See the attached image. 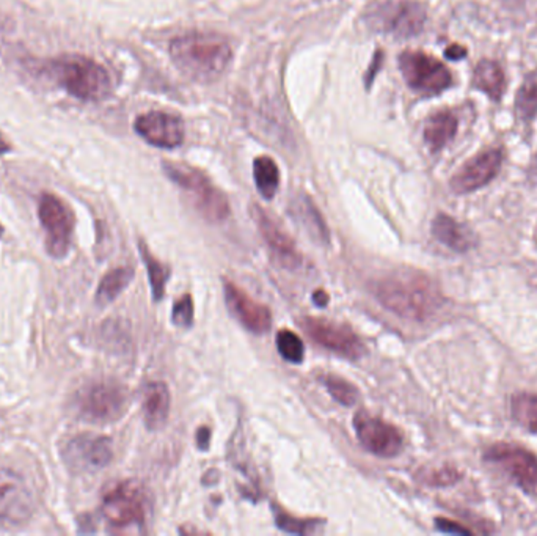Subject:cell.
<instances>
[{
    "label": "cell",
    "instance_id": "15",
    "mask_svg": "<svg viewBox=\"0 0 537 536\" xmlns=\"http://www.w3.org/2000/svg\"><path fill=\"white\" fill-rule=\"evenodd\" d=\"M503 153L500 148H491L479 153L455 172L450 186L454 194H470L487 186L502 169Z\"/></svg>",
    "mask_w": 537,
    "mask_h": 536
},
{
    "label": "cell",
    "instance_id": "26",
    "mask_svg": "<svg viewBox=\"0 0 537 536\" xmlns=\"http://www.w3.org/2000/svg\"><path fill=\"white\" fill-rule=\"evenodd\" d=\"M139 249H141L142 260L145 263L146 271H148V279L151 283L152 299L161 301V299L164 298L165 285H167V280L170 279L169 266H165L164 263L159 262L143 241H141Z\"/></svg>",
    "mask_w": 537,
    "mask_h": 536
},
{
    "label": "cell",
    "instance_id": "22",
    "mask_svg": "<svg viewBox=\"0 0 537 536\" xmlns=\"http://www.w3.org/2000/svg\"><path fill=\"white\" fill-rule=\"evenodd\" d=\"M457 126H459L457 118L448 111L437 112L427 118L423 135L429 150L433 153L444 150V146L454 139Z\"/></svg>",
    "mask_w": 537,
    "mask_h": 536
},
{
    "label": "cell",
    "instance_id": "28",
    "mask_svg": "<svg viewBox=\"0 0 537 536\" xmlns=\"http://www.w3.org/2000/svg\"><path fill=\"white\" fill-rule=\"evenodd\" d=\"M515 111L523 122H532L537 115V73L526 77L515 100Z\"/></svg>",
    "mask_w": 537,
    "mask_h": 536
},
{
    "label": "cell",
    "instance_id": "37",
    "mask_svg": "<svg viewBox=\"0 0 537 536\" xmlns=\"http://www.w3.org/2000/svg\"><path fill=\"white\" fill-rule=\"evenodd\" d=\"M328 301H330V298H328L327 293L324 292V290H317V292H315V294H313V303H315V305H317V307H326Z\"/></svg>",
    "mask_w": 537,
    "mask_h": 536
},
{
    "label": "cell",
    "instance_id": "19",
    "mask_svg": "<svg viewBox=\"0 0 537 536\" xmlns=\"http://www.w3.org/2000/svg\"><path fill=\"white\" fill-rule=\"evenodd\" d=\"M433 234L438 243H442L451 251L459 252V253L470 251L476 245L474 234L465 225L455 221L454 217L444 214V213H440L434 219Z\"/></svg>",
    "mask_w": 537,
    "mask_h": 536
},
{
    "label": "cell",
    "instance_id": "12",
    "mask_svg": "<svg viewBox=\"0 0 537 536\" xmlns=\"http://www.w3.org/2000/svg\"><path fill=\"white\" fill-rule=\"evenodd\" d=\"M35 499L19 473L0 469V525L16 527L32 518Z\"/></svg>",
    "mask_w": 537,
    "mask_h": 536
},
{
    "label": "cell",
    "instance_id": "24",
    "mask_svg": "<svg viewBox=\"0 0 537 536\" xmlns=\"http://www.w3.org/2000/svg\"><path fill=\"white\" fill-rule=\"evenodd\" d=\"M132 279L134 271L131 268L112 269L100 282V286L96 290V303L107 305L113 303L128 288Z\"/></svg>",
    "mask_w": 537,
    "mask_h": 536
},
{
    "label": "cell",
    "instance_id": "30",
    "mask_svg": "<svg viewBox=\"0 0 537 536\" xmlns=\"http://www.w3.org/2000/svg\"><path fill=\"white\" fill-rule=\"evenodd\" d=\"M277 350L280 352V356L289 363H300L304 361L305 346L302 338L298 337V333L283 329L277 333Z\"/></svg>",
    "mask_w": 537,
    "mask_h": 536
},
{
    "label": "cell",
    "instance_id": "8",
    "mask_svg": "<svg viewBox=\"0 0 537 536\" xmlns=\"http://www.w3.org/2000/svg\"><path fill=\"white\" fill-rule=\"evenodd\" d=\"M101 511L107 524L113 529L143 525L146 516L143 490L134 481L118 483L105 492Z\"/></svg>",
    "mask_w": 537,
    "mask_h": 536
},
{
    "label": "cell",
    "instance_id": "36",
    "mask_svg": "<svg viewBox=\"0 0 537 536\" xmlns=\"http://www.w3.org/2000/svg\"><path fill=\"white\" fill-rule=\"evenodd\" d=\"M444 55H446V59L461 60L467 55V51H465V47L459 46V45H453V46L448 47L444 51Z\"/></svg>",
    "mask_w": 537,
    "mask_h": 536
},
{
    "label": "cell",
    "instance_id": "25",
    "mask_svg": "<svg viewBox=\"0 0 537 536\" xmlns=\"http://www.w3.org/2000/svg\"><path fill=\"white\" fill-rule=\"evenodd\" d=\"M253 176L258 191L264 199H274L275 194L280 186V172L274 159L268 156H259L253 163Z\"/></svg>",
    "mask_w": 537,
    "mask_h": 536
},
{
    "label": "cell",
    "instance_id": "9",
    "mask_svg": "<svg viewBox=\"0 0 537 536\" xmlns=\"http://www.w3.org/2000/svg\"><path fill=\"white\" fill-rule=\"evenodd\" d=\"M298 326L308 333V337L315 343L321 344L322 348L332 351L338 356L358 361L366 352L362 340L347 324L335 323L326 318L304 316L298 320Z\"/></svg>",
    "mask_w": 537,
    "mask_h": 536
},
{
    "label": "cell",
    "instance_id": "3",
    "mask_svg": "<svg viewBox=\"0 0 537 536\" xmlns=\"http://www.w3.org/2000/svg\"><path fill=\"white\" fill-rule=\"evenodd\" d=\"M54 68L64 90L77 100L100 101L111 94V76L94 60L70 55L57 60Z\"/></svg>",
    "mask_w": 537,
    "mask_h": 536
},
{
    "label": "cell",
    "instance_id": "13",
    "mask_svg": "<svg viewBox=\"0 0 537 536\" xmlns=\"http://www.w3.org/2000/svg\"><path fill=\"white\" fill-rule=\"evenodd\" d=\"M356 437L369 453L379 458H395L404 449L403 432L380 417L358 412L354 417Z\"/></svg>",
    "mask_w": 537,
    "mask_h": 536
},
{
    "label": "cell",
    "instance_id": "17",
    "mask_svg": "<svg viewBox=\"0 0 537 536\" xmlns=\"http://www.w3.org/2000/svg\"><path fill=\"white\" fill-rule=\"evenodd\" d=\"M223 290L228 309L242 326L253 333H268L272 326V315L266 305L253 301L244 290L229 280H225Z\"/></svg>",
    "mask_w": 537,
    "mask_h": 536
},
{
    "label": "cell",
    "instance_id": "1",
    "mask_svg": "<svg viewBox=\"0 0 537 536\" xmlns=\"http://www.w3.org/2000/svg\"><path fill=\"white\" fill-rule=\"evenodd\" d=\"M374 294L386 310L412 321H425L437 312L444 296L427 275L397 271L374 286Z\"/></svg>",
    "mask_w": 537,
    "mask_h": 536
},
{
    "label": "cell",
    "instance_id": "18",
    "mask_svg": "<svg viewBox=\"0 0 537 536\" xmlns=\"http://www.w3.org/2000/svg\"><path fill=\"white\" fill-rule=\"evenodd\" d=\"M135 131L141 137L159 148H176L184 140L181 118L167 112H150L135 120Z\"/></svg>",
    "mask_w": 537,
    "mask_h": 536
},
{
    "label": "cell",
    "instance_id": "23",
    "mask_svg": "<svg viewBox=\"0 0 537 536\" xmlns=\"http://www.w3.org/2000/svg\"><path fill=\"white\" fill-rule=\"evenodd\" d=\"M474 87L487 94L491 100H502L506 87L502 66L492 60H481L474 70Z\"/></svg>",
    "mask_w": 537,
    "mask_h": 536
},
{
    "label": "cell",
    "instance_id": "38",
    "mask_svg": "<svg viewBox=\"0 0 537 536\" xmlns=\"http://www.w3.org/2000/svg\"><path fill=\"white\" fill-rule=\"evenodd\" d=\"M6 152H10V145H8L5 139L0 135V156H4Z\"/></svg>",
    "mask_w": 537,
    "mask_h": 536
},
{
    "label": "cell",
    "instance_id": "14",
    "mask_svg": "<svg viewBox=\"0 0 537 536\" xmlns=\"http://www.w3.org/2000/svg\"><path fill=\"white\" fill-rule=\"evenodd\" d=\"M112 441L109 437L81 436L71 439L63 450V458L66 464L73 471L79 472H92L107 466L112 461Z\"/></svg>",
    "mask_w": 537,
    "mask_h": 536
},
{
    "label": "cell",
    "instance_id": "29",
    "mask_svg": "<svg viewBox=\"0 0 537 536\" xmlns=\"http://www.w3.org/2000/svg\"><path fill=\"white\" fill-rule=\"evenodd\" d=\"M275 524L280 531L291 535H310L319 527V521L316 519H298L287 513L281 508L274 507Z\"/></svg>",
    "mask_w": 537,
    "mask_h": 536
},
{
    "label": "cell",
    "instance_id": "10",
    "mask_svg": "<svg viewBox=\"0 0 537 536\" xmlns=\"http://www.w3.org/2000/svg\"><path fill=\"white\" fill-rule=\"evenodd\" d=\"M484 460L498 467L520 490L537 496V458L532 452L511 443H496L487 449Z\"/></svg>",
    "mask_w": 537,
    "mask_h": 536
},
{
    "label": "cell",
    "instance_id": "5",
    "mask_svg": "<svg viewBox=\"0 0 537 536\" xmlns=\"http://www.w3.org/2000/svg\"><path fill=\"white\" fill-rule=\"evenodd\" d=\"M371 29L399 40L418 35L426 24V8L416 0H386L369 13Z\"/></svg>",
    "mask_w": 537,
    "mask_h": 536
},
{
    "label": "cell",
    "instance_id": "32",
    "mask_svg": "<svg viewBox=\"0 0 537 536\" xmlns=\"http://www.w3.org/2000/svg\"><path fill=\"white\" fill-rule=\"evenodd\" d=\"M462 478V473L455 467L444 466L440 469H433L426 472H420V480L427 486L433 488H446L451 484L457 483Z\"/></svg>",
    "mask_w": 537,
    "mask_h": 536
},
{
    "label": "cell",
    "instance_id": "34",
    "mask_svg": "<svg viewBox=\"0 0 537 536\" xmlns=\"http://www.w3.org/2000/svg\"><path fill=\"white\" fill-rule=\"evenodd\" d=\"M435 522H437L438 531H444V533H457V535H470L472 533V531H468L457 522H451L448 519H437Z\"/></svg>",
    "mask_w": 537,
    "mask_h": 536
},
{
    "label": "cell",
    "instance_id": "33",
    "mask_svg": "<svg viewBox=\"0 0 537 536\" xmlns=\"http://www.w3.org/2000/svg\"><path fill=\"white\" fill-rule=\"evenodd\" d=\"M171 321L178 327L192 326L193 323V301L190 294H184L181 299L176 301L171 312Z\"/></svg>",
    "mask_w": 537,
    "mask_h": 536
},
{
    "label": "cell",
    "instance_id": "4",
    "mask_svg": "<svg viewBox=\"0 0 537 536\" xmlns=\"http://www.w3.org/2000/svg\"><path fill=\"white\" fill-rule=\"evenodd\" d=\"M170 180L192 197L193 206L206 221L222 222L229 216V203L225 194L210 183L208 176L184 164L165 163Z\"/></svg>",
    "mask_w": 537,
    "mask_h": 536
},
{
    "label": "cell",
    "instance_id": "27",
    "mask_svg": "<svg viewBox=\"0 0 537 536\" xmlns=\"http://www.w3.org/2000/svg\"><path fill=\"white\" fill-rule=\"evenodd\" d=\"M513 419L525 430L537 434V395L520 393L511 400Z\"/></svg>",
    "mask_w": 537,
    "mask_h": 536
},
{
    "label": "cell",
    "instance_id": "21",
    "mask_svg": "<svg viewBox=\"0 0 537 536\" xmlns=\"http://www.w3.org/2000/svg\"><path fill=\"white\" fill-rule=\"evenodd\" d=\"M170 414V391L165 382L146 385L143 400V419L150 430H161Z\"/></svg>",
    "mask_w": 537,
    "mask_h": 536
},
{
    "label": "cell",
    "instance_id": "6",
    "mask_svg": "<svg viewBox=\"0 0 537 536\" xmlns=\"http://www.w3.org/2000/svg\"><path fill=\"white\" fill-rule=\"evenodd\" d=\"M128 400V391L123 385L113 381H100L79 392L77 408L83 419L107 423L124 414Z\"/></svg>",
    "mask_w": 537,
    "mask_h": 536
},
{
    "label": "cell",
    "instance_id": "39",
    "mask_svg": "<svg viewBox=\"0 0 537 536\" xmlns=\"http://www.w3.org/2000/svg\"><path fill=\"white\" fill-rule=\"evenodd\" d=\"M2 233H4V228L0 225V238H2Z\"/></svg>",
    "mask_w": 537,
    "mask_h": 536
},
{
    "label": "cell",
    "instance_id": "20",
    "mask_svg": "<svg viewBox=\"0 0 537 536\" xmlns=\"http://www.w3.org/2000/svg\"><path fill=\"white\" fill-rule=\"evenodd\" d=\"M292 217L298 219V223L307 230V233L319 244H330V232L316 204L308 195H300L291 204Z\"/></svg>",
    "mask_w": 537,
    "mask_h": 536
},
{
    "label": "cell",
    "instance_id": "31",
    "mask_svg": "<svg viewBox=\"0 0 537 536\" xmlns=\"http://www.w3.org/2000/svg\"><path fill=\"white\" fill-rule=\"evenodd\" d=\"M322 382L326 385L328 393L343 406H354L358 400V391L346 379L328 374L326 378H322Z\"/></svg>",
    "mask_w": 537,
    "mask_h": 536
},
{
    "label": "cell",
    "instance_id": "7",
    "mask_svg": "<svg viewBox=\"0 0 537 536\" xmlns=\"http://www.w3.org/2000/svg\"><path fill=\"white\" fill-rule=\"evenodd\" d=\"M399 68L407 85L420 94H442L453 84L450 70L421 51H404L399 55Z\"/></svg>",
    "mask_w": 537,
    "mask_h": 536
},
{
    "label": "cell",
    "instance_id": "2",
    "mask_svg": "<svg viewBox=\"0 0 537 536\" xmlns=\"http://www.w3.org/2000/svg\"><path fill=\"white\" fill-rule=\"evenodd\" d=\"M173 64L195 81H216L231 62V47L223 38L210 34H187L170 45Z\"/></svg>",
    "mask_w": 537,
    "mask_h": 536
},
{
    "label": "cell",
    "instance_id": "11",
    "mask_svg": "<svg viewBox=\"0 0 537 536\" xmlns=\"http://www.w3.org/2000/svg\"><path fill=\"white\" fill-rule=\"evenodd\" d=\"M38 216L46 232L47 253L54 258H63L70 251L74 232V216L68 204L54 194H44L38 206Z\"/></svg>",
    "mask_w": 537,
    "mask_h": 536
},
{
    "label": "cell",
    "instance_id": "16",
    "mask_svg": "<svg viewBox=\"0 0 537 536\" xmlns=\"http://www.w3.org/2000/svg\"><path fill=\"white\" fill-rule=\"evenodd\" d=\"M250 214L257 223L259 233L268 243L270 251L274 253L283 268L296 269L302 264V257L298 253L296 243L291 236L268 216V213L259 204H250Z\"/></svg>",
    "mask_w": 537,
    "mask_h": 536
},
{
    "label": "cell",
    "instance_id": "35",
    "mask_svg": "<svg viewBox=\"0 0 537 536\" xmlns=\"http://www.w3.org/2000/svg\"><path fill=\"white\" fill-rule=\"evenodd\" d=\"M210 428H206V426L200 428L199 432H197V445H199L200 450H208V447H210Z\"/></svg>",
    "mask_w": 537,
    "mask_h": 536
}]
</instances>
